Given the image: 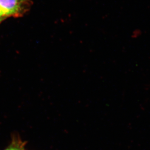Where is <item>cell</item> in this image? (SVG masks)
<instances>
[{"label":"cell","instance_id":"cell-1","mask_svg":"<svg viewBox=\"0 0 150 150\" xmlns=\"http://www.w3.org/2000/svg\"><path fill=\"white\" fill-rule=\"evenodd\" d=\"M28 0H0V12L2 16L18 17L28 8Z\"/></svg>","mask_w":150,"mask_h":150},{"label":"cell","instance_id":"cell-2","mask_svg":"<svg viewBox=\"0 0 150 150\" xmlns=\"http://www.w3.org/2000/svg\"><path fill=\"white\" fill-rule=\"evenodd\" d=\"M24 145L20 139H14L10 146L4 150H24Z\"/></svg>","mask_w":150,"mask_h":150},{"label":"cell","instance_id":"cell-3","mask_svg":"<svg viewBox=\"0 0 150 150\" xmlns=\"http://www.w3.org/2000/svg\"><path fill=\"white\" fill-rule=\"evenodd\" d=\"M1 17H3V16H2V15H1V12H0V18H1Z\"/></svg>","mask_w":150,"mask_h":150}]
</instances>
